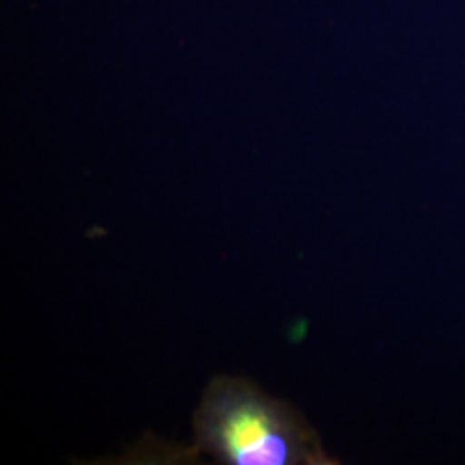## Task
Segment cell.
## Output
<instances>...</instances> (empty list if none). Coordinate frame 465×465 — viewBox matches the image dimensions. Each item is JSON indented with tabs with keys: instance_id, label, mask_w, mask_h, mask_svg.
<instances>
[{
	"instance_id": "1",
	"label": "cell",
	"mask_w": 465,
	"mask_h": 465,
	"mask_svg": "<svg viewBox=\"0 0 465 465\" xmlns=\"http://www.w3.org/2000/svg\"><path fill=\"white\" fill-rule=\"evenodd\" d=\"M195 447L230 465L330 464L316 432L284 401L238 378H216L195 414Z\"/></svg>"
}]
</instances>
